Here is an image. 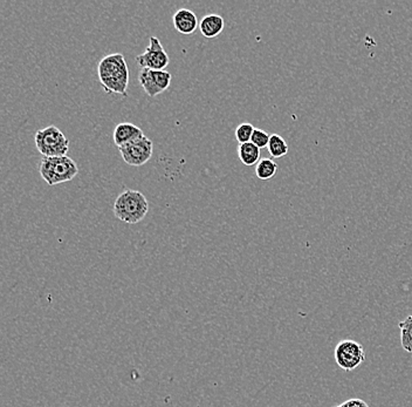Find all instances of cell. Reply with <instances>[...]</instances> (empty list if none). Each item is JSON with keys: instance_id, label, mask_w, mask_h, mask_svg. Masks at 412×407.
<instances>
[{"instance_id": "cell-1", "label": "cell", "mask_w": 412, "mask_h": 407, "mask_svg": "<svg viewBox=\"0 0 412 407\" xmlns=\"http://www.w3.org/2000/svg\"><path fill=\"white\" fill-rule=\"evenodd\" d=\"M98 76L107 94L127 96L129 69L121 53H113L102 58L98 65Z\"/></svg>"}, {"instance_id": "cell-2", "label": "cell", "mask_w": 412, "mask_h": 407, "mask_svg": "<svg viewBox=\"0 0 412 407\" xmlns=\"http://www.w3.org/2000/svg\"><path fill=\"white\" fill-rule=\"evenodd\" d=\"M115 216L127 224H136L147 216L149 211V202L141 191L127 189L118 195L115 201Z\"/></svg>"}, {"instance_id": "cell-3", "label": "cell", "mask_w": 412, "mask_h": 407, "mask_svg": "<svg viewBox=\"0 0 412 407\" xmlns=\"http://www.w3.org/2000/svg\"><path fill=\"white\" fill-rule=\"evenodd\" d=\"M39 171L43 181L53 187L72 181L79 173V169L76 161L67 155L59 158H43Z\"/></svg>"}, {"instance_id": "cell-4", "label": "cell", "mask_w": 412, "mask_h": 407, "mask_svg": "<svg viewBox=\"0 0 412 407\" xmlns=\"http://www.w3.org/2000/svg\"><path fill=\"white\" fill-rule=\"evenodd\" d=\"M36 147L43 158H59L67 156L69 151V140L63 131L56 126L36 131Z\"/></svg>"}, {"instance_id": "cell-5", "label": "cell", "mask_w": 412, "mask_h": 407, "mask_svg": "<svg viewBox=\"0 0 412 407\" xmlns=\"http://www.w3.org/2000/svg\"><path fill=\"white\" fill-rule=\"evenodd\" d=\"M335 361L344 371H353L366 361V348L353 339H344L335 348Z\"/></svg>"}, {"instance_id": "cell-6", "label": "cell", "mask_w": 412, "mask_h": 407, "mask_svg": "<svg viewBox=\"0 0 412 407\" xmlns=\"http://www.w3.org/2000/svg\"><path fill=\"white\" fill-rule=\"evenodd\" d=\"M118 151L125 164L131 167H141L153 156L154 144L144 135L142 138L118 148Z\"/></svg>"}, {"instance_id": "cell-7", "label": "cell", "mask_w": 412, "mask_h": 407, "mask_svg": "<svg viewBox=\"0 0 412 407\" xmlns=\"http://www.w3.org/2000/svg\"><path fill=\"white\" fill-rule=\"evenodd\" d=\"M136 63L141 69L164 71L169 66L170 58L158 36H153L145 52L136 56Z\"/></svg>"}, {"instance_id": "cell-8", "label": "cell", "mask_w": 412, "mask_h": 407, "mask_svg": "<svg viewBox=\"0 0 412 407\" xmlns=\"http://www.w3.org/2000/svg\"><path fill=\"white\" fill-rule=\"evenodd\" d=\"M172 76L167 71H151V69H141L138 73V82L150 98L158 96L164 91H167L171 85Z\"/></svg>"}, {"instance_id": "cell-9", "label": "cell", "mask_w": 412, "mask_h": 407, "mask_svg": "<svg viewBox=\"0 0 412 407\" xmlns=\"http://www.w3.org/2000/svg\"><path fill=\"white\" fill-rule=\"evenodd\" d=\"M172 21H174V26L177 32L187 34V36L192 34L197 30V27L200 26L196 14L187 9H180L177 11L174 18H172Z\"/></svg>"}, {"instance_id": "cell-10", "label": "cell", "mask_w": 412, "mask_h": 407, "mask_svg": "<svg viewBox=\"0 0 412 407\" xmlns=\"http://www.w3.org/2000/svg\"><path fill=\"white\" fill-rule=\"evenodd\" d=\"M142 136H144V134L140 127L129 124V122H121L116 126L114 131L115 145L120 148L142 138Z\"/></svg>"}, {"instance_id": "cell-11", "label": "cell", "mask_w": 412, "mask_h": 407, "mask_svg": "<svg viewBox=\"0 0 412 407\" xmlns=\"http://www.w3.org/2000/svg\"><path fill=\"white\" fill-rule=\"evenodd\" d=\"M225 27V20L220 14H209L204 16L200 23V30L205 38L212 39L220 36Z\"/></svg>"}, {"instance_id": "cell-12", "label": "cell", "mask_w": 412, "mask_h": 407, "mask_svg": "<svg viewBox=\"0 0 412 407\" xmlns=\"http://www.w3.org/2000/svg\"><path fill=\"white\" fill-rule=\"evenodd\" d=\"M238 155L242 164H245L247 167L254 166L255 164H259V161L262 160L260 159V148L253 145L252 142L239 145Z\"/></svg>"}, {"instance_id": "cell-13", "label": "cell", "mask_w": 412, "mask_h": 407, "mask_svg": "<svg viewBox=\"0 0 412 407\" xmlns=\"http://www.w3.org/2000/svg\"><path fill=\"white\" fill-rule=\"evenodd\" d=\"M277 171H278V164H275L273 159H262L255 168V175L262 181L271 180L272 178H274Z\"/></svg>"}, {"instance_id": "cell-14", "label": "cell", "mask_w": 412, "mask_h": 407, "mask_svg": "<svg viewBox=\"0 0 412 407\" xmlns=\"http://www.w3.org/2000/svg\"><path fill=\"white\" fill-rule=\"evenodd\" d=\"M401 328V344L404 351L412 353V316H408L398 323Z\"/></svg>"}, {"instance_id": "cell-15", "label": "cell", "mask_w": 412, "mask_h": 407, "mask_svg": "<svg viewBox=\"0 0 412 407\" xmlns=\"http://www.w3.org/2000/svg\"><path fill=\"white\" fill-rule=\"evenodd\" d=\"M267 148H269V153L273 159L284 158L289 151L287 142L279 134L271 135Z\"/></svg>"}, {"instance_id": "cell-16", "label": "cell", "mask_w": 412, "mask_h": 407, "mask_svg": "<svg viewBox=\"0 0 412 407\" xmlns=\"http://www.w3.org/2000/svg\"><path fill=\"white\" fill-rule=\"evenodd\" d=\"M254 131V127H253L252 124H249V122H244L242 125H239L238 127H237L236 133H235L239 145L251 142V139H252Z\"/></svg>"}, {"instance_id": "cell-17", "label": "cell", "mask_w": 412, "mask_h": 407, "mask_svg": "<svg viewBox=\"0 0 412 407\" xmlns=\"http://www.w3.org/2000/svg\"><path fill=\"white\" fill-rule=\"evenodd\" d=\"M269 139H271V135H269L267 131L255 129L252 139H251V142H252L253 145L262 149V148L269 147Z\"/></svg>"}, {"instance_id": "cell-18", "label": "cell", "mask_w": 412, "mask_h": 407, "mask_svg": "<svg viewBox=\"0 0 412 407\" xmlns=\"http://www.w3.org/2000/svg\"><path fill=\"white\" fill-rule=\"evenodd\" d=\"M344 407H369V405L366 404V401H362V399H349V401H346L342 403Z\"/></svg>"}, {"instance_id": "cell-19", "label": "cell", "mask_w": 412, "mask_h": 407, "mask_svg": "<svg viewBox=\"0 0 412 407\" xmlns=\"http://www.w3.org/2000/svg\"><path fill=\"white\" fill-rule=\"evenodd\" d=\"M336 407H344V404H341V405H339V406H336Z\"/></svg>"}]
</instances>
